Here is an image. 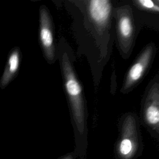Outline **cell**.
Returning a JSON list of instances; mask_svg holds the SVG:
<instances>
[{"label": "cell", "instance_id": "6da1fadb", "mask_svg": "<svg viewBox=\"0 0 159 159\" xmlns=\"http://www.w3.org/2000/svg\"><path fill=\"white\" fill-rule=\"evenodd\" d=\"M62 71L64 77L65 87L66 94L70 102L73 117L75 124V128L79 136V139L76 145V152L80 146V137L83 138L84 143L86 145L84 139L85 135V115H84V103L82 93L81 87L76 77L75 73L71 65L70 61L66 53L62 57L61 61ZM82 147L84 152L86 153V148L84 146L81 140Z\"/></svg>", "mask_w": 159, "mask_h": 159}, {"label": "cell", "instance_id": "7a4b0ae2", "mask_svg": "<svg viewBox=\"0 0 159 159\" xmlns=\"http://www.w3.org/2000/svg\"><path fill=\"white\" fill-rule=\"evenodd\" d=\"M143 151V145L133 117H127L123 122L117 141L115 159H137Z\"/></svg>", "mask_w": 159, "mask_h": 159}, {"label": "cell", "instance_id": "3957f363", "mask_svg": "<svg viewBox=\"0 0 159 159\" xmlns=\"http://www.w3.org/2000/svg\"><path fill=\"white\" fill-rule=\"evenodd\" d=\"M40 39L46 57L53 60L55 56L54 42L50 17L45 7L40 12Z\"/></svg>", "mask_w": 159, "mask_h": 159}, {"label": "cell", "instance_id": "277c9868", "mask_svg": "<svg viewBox=\"0 0 159 159\" xmlns=\"http://www.w3.org/2000/svg\"><path fill=\"white\" fill-rule=\"evenodd\" d=\"M152 48L147 47L141 53L138 60L130 68L126 77L124 88L126 89L135 84L143 76L151 60Z\"/></svg>", "mask_w": 159, "mask_h": 159}, {"label": "cell", "instance_id": "5b68a950", "mask_svg": "<svg viewBox=\"0 0 159 159\" xmlns=\"http://www.w3.org/2000/svg\"><path fill=\"white\" fill-rule=\"evenodd\" d=\"M155 84L152 88L150 94H148L144 109V118L149 127L158 134L159 123L158 88L157 84Z\"/></svg>", "mask_w": 159, "mask_h": 159}, {"label": "cell", "instance_id": "8992f818", "mask_svg": "<svg viewBox=\"0 0 159 159\" xmlns=\"http://www.w3.org/2000/svg\"><path fill=\"white\" fill-rule=\"evenodd\" d=\"M111 3L109 0H92L88 1V11L90 18L98 25L104 26L108 22Z\"/></svg>", "mask_w": 159, "mask_h": 159}, {"label": "cell", "instance_id": "52a82bcc", "mask_svg": "<svg viewBox=\"0 0 159 159\" xmlns=\"http://www.w3.org/2000/svg\"><path fill=\"white\" fill-rule=\"evenodd\" d=\"M117 28L120 40L123 43H128L132 39L134 34L132 22L129 15L123 14L119 17Z\"/></svg>", "mask_w": 159, "mask_h": 159}, {"label": "cell", "instance_id": "ba28073f", "mask_svg": "<svg viewBox=\"0 0 159 159\" xmlns=\"http://www.w3.org/2000/svg\"><path fill=\"white\" fill-rule=\"evenodd\" d=\"M136 2L142 8L147 10H151L155 12L159 11L158 4H155L154 1L151 0H138Z\"/></svg>", "mask_w": 159, "mask_h": 159}, {"label": "cell", "instance_id": "9c48e42d", "mask_svg": "<svg viewBox=\"0 0 159 159\" xmlns=\"http://www.w3.org/2000/svg\"><path fill=\"white\" fill-rule=\"evenodd\" d=\"M19 53L17 52H14L10 57L9 60V71L11 73H14L16 71L19 66Z\"/></svg>", "mask_w": 159, "mask_h": 159}, {"label": "cell", "instance_id": "30bf717a", "mask_svg": "<svg viewBox=\"0 0 159 159\" xmlns=\"http://www.w3.org/2000/svg\"><path fill=\"white\" fill-rule=\"evenodd\" d=\"M77 155L75 152L68 153L64 155L58 157L57 159H76Z\"/></svg>", "mask_w": 159, "mask_h": 159}]
</instances>
